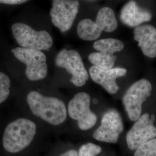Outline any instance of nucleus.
I'll return each mask as SVG.
<instances>
[{"instance_id": "obj_1", "label": "nucleus", "mask_w": 156, "mask_h": 156, "mask_svg": "<svg viewBox=\"0 0 156 156\" xmlns=\"http://www.w3.org/2000/svg\"><path fill=\"white\" fill-rule=\"evenodd\" d=\"M28 106L34 115L52 125L63 123L67 118V109L64 102L56 97H46L33 91L27 97Z\"/></svg>"}, {"instance_id": "obj_2", "label": "nucleus", "mask_w": 156, "mask_h": 156, "mask_svg": "<svg viewBox=\"0 0 156 156\" xmlns=\"http://www.w3.org/2000/svg\"><path fill=\"white\" fill-rule=\"evenodd\" d=\"M37 126L33 121L20 118L9 123L3 134L2 144L6 151L20 152L31 143L36 134Z\"/></svg>"}, {"instance_id": "obj_3", "label": "nucleus", "mask_w": 156, "mask_h": 156, "mask_svg": "<svg viewBox=\"0 0 156 156\" xmlns=\"http://www.w3.org/2000/svg\"><path fill=\"white\" fill-rule=\"evenodd\" d=\"M11 29L13 37L21 48L41 51L49 50L53 45L52 37L45 30H35L23 23L13 24Z\"/></svg>"}, {"instance_id": "obj_4", "label": "nucleus", "mask_w": 156, "mask_h": 156, "mask_svg": "<svg viewBox=\"0 0 156 156\" xmlns=\"http://www.w3.org/2000/svg\"><path fill=\"white\" fill-rule=\"evenodd\" d=\"M12 53L18 60L26 64V75L28 80L37 81L44 79L48 74L46 57L40 50L16 48Z\"/></svg>"}, {"instance_id": "obj_5", "label": "nucleus", "mask_w": 156, "mask_h": 156, "mask_svg": "<svg viewBox=\"0 0 156 156\" xmlns=\"http://www.w3.org/2000/svg\"><path fill=\"white\" fill-rule=\"evenodd\" d=\"M152 85L145 79L138 80L127 90L123 97V104L131 121H136L141 115L143 103L151 95Z\"/></svg>"}, {"instance_id": "obj_6", "label": "nucleus", "mask_w": 156, "mask_h": 156, "mask_svg": "<svg viewBox=\"0 0 156 156\" xmlns=\"http://www.w3.org/2000/svg\"><path fill=\"white\" fill-rule=\"evenodd\" d=\"M56 66L65 68L72 75L70 82L77 87L84 86L89 78L82 57L77 51L64 49L56 56Z\"/></svg>"}, {"instance_id": "obj_7", "label": "nucleus", "mask_w": 156, "mask_h": 156, "mask_svg": "<svg viewBox=\"0 0 156 156\" xmlns=\"http://www.w3.org/2000/svg\"><path fill=\"white\" fill-rule=\"evenodd\" d=\"M90 102L89 94L80 92L74 95L68 105L69 116L77 121L79 128L83 131L94 127L97 120L96 115L90 110Z\"/></svg>"}, {"instance_id": "obj_8", "label": "nucleus", "mask_w": 156, "mask_h": 156, "mask_svg": "<svg viewBox=\"0 0 156 156\" xmlns=\"http://www.w3.org/2000/svg\"><path fill=\"white\" fill-rule=\"evenodd\" d=\"M155 116L146 113L140 116L126 135L128 147L135 151L141 145L155 139L156 127L154 125Z\"/></svg>"}, {"instance_id": "obj_9", "label": "nucleus", "mask_w": 156, "mask_h": 156, "mask_svg": "<svg viewBox=\"0 0 156 156\" xmlns=\"http://www.w3.org/2000/svg\"><path fill=\"white\" fill-rule=\"evenodd\" d=\"M123 130L124 124L120 113L115 109H109L104 114L100 126L95 130L93 136L98 141L116 144Z\"/></svg>"}, {"instance_id": "obj_10", "label": "nucleus", "mask_w": 156, "mask_h": 156, "mask_svg": "<svg viewBox=\"0 0 156 156\" xmlns=\"http://www.w3.org/2000/svg\"><path fill=\"white\" fill-rule=\"evenodd\" d=\"M79 6L78 1H53L50 15L53 24L62 32H66L71 28L78 14Z\"/></svg>"}, {"instance_id": "obj_11", "label": "nucleus", "mask_w": 156, "mask_h": 156, "mask_svg": "<svg viewBox=\"0 0 156 156\" xmlns=\"http://www.w3.org/2000/svg\"><path fill=\"white\" fill-rule=\"evenodd\" d=\"M127 69L122 68H115L111 69H102L92 66L90 68V77L95 83L102 86L106 91L111 94H115L119 89L116 80L123 77L127 73Z\"/></svg>"}, {"instance_id": "obj_12", "label": "nucleus", "mask_w": 156, "mask_h": 156, "mask_svg": "<svg viewBox=\"0 0 156 156\" xmlns=\"http://www.w3.org/2000/svg\"><path fill=\"white\" fill-rule=\"evenodd\" d=\"M134 34L143 54L150 58L156 57V28L151 24L139 26L134 29Z\"/></svg>"}, {"instance_id": "obj_13", "label": "nucleus", "mask_w": 156, "mask_h": 156, "mask_svg": "<svg viewBox=\"0 0 156 156\" xmlns=\"http://www.w3.org/2000/svg\"><path fill=\"white\" fill-rule=\"evenodd\" d=\"M151 12L138 5L134 1L128 2L123 6L120 13V19L124 24L130 27H136L145 22L151 20Z\"/></svg>"}, {"instance_id": "obj_14", "label": "nucleus", "mask_w": 156, "mask_h": 156, "mask_svg": "<svg viewBox=\"0 0 156 156\" xmlns=\"http://www.w3.org/2000/svg\"><path fill=\"white\" fill-rule=\"evenodd\" d=\"M95 23L102 31L111 33L118 26L115 12L109 7H103L98 11L95 19Z\"/></svg>"}, {"instance_id": "obj_15", "label": "nucleus", "mask_w": 156, "mask_h": 156, "mask_svg": "<svg viewBox=\"0 0 156 156\" xmlns=\"http://www.w3.org/2000/svg\"><path fill=\"white\" fill-rule=\"evenodd\" d=\"M102 30L95 22L89 19H84L78 24L77 33L80 38L91 41L98 39L101 35Z\"/></svg>"}, {"instance_id": "obj_16", "label": "nucleus", "mask_w": 156, "mask_h": 156, "mask_svg": "<svg viewBox=\"0 0 156 156\" xmlns=\"http://www.w3.org/2000/svg\"><path fill=\"white\" fill-rule=\"evenodd\" d=\"M124 47L122 41L114 38L99 39L93 44V48L98 51L113 55L116 52L122 51Z\"/></svg>"}, {"instance_id": "obj_17", "label": "nucleus", "mask_w": 156, "mask_h": 156, "mask_svg": "<svg viewBox=\"0 0 156 156\" xmlns=\"http://www.w3.org/2000/svg\"><path fill=\"white\" fill-rule=\"evenodd\" d=\"M88 58L93 66L102 69H111L114 66L117 57L97 51L91 53Z\"/></svg>"}, {"instance_id": "obj_18", "label": "nucleus", "mask_w": 156, "mask_h": 156, "mask_svg": "<svg viewBox=\"0 0 156 156\" xmlns=\"http://www.w3.org/2000/svg\"><path fill=\"white\" fill-rule=\"evenodd\" d=\"M134 156H156V138L137 148Z\"/></svg>"}, {"instance_id": "obj_19", "label": "nucleus", "mask_w": 156, "mask_h": 156, "mask_svg": "<svg viewBox=\"0 0 156 156\" xmlns=\"http://www.w3.org/2000/svg\"><path fill=\"white\" fill-rule=\"evenodd\" d=\"M11 80L5 73L0 72V104L8 98L10 93Z\"/></svg>"}, {"instance_id": "obj_20", "label": "nucleus", "mask_w": 156, "mask_h": 156, "mask_svg": "<svg viewBox=\"0 0 156 156\" xmlns=\"http://www.w3.org/2000/svg\"><path fill=\"white\" fill-rule=\"evenodd\" d=\"M101 151L102 149L100 146L93 143H87L80 147L78 156H96Z\"/></svg>"}, {"instance_id": "obj_21", "label": "nucleus", "mask_w": 156, "mask_h": 156, "mask_svg": "<svg viewBox=\"0 0 156 156\" xmlns=\"http://www.w3.org/2000/svg\"><path fill=\"white\" fill-rule=\"evenodd\" d=\"M28 2L27 0H0V4L6 5H19Z\"/></svg>"}, {"instance_id": "obj_22", "label": "nucleus", "mask_w": 156, "mask_h": 156, "mask_svg": "<svg viewBox=\"0 0 156 156\" xmlns=\"http://www.w3.org/2000/svg\"><path fill=\"white\" fill-rule=\"evenodd\" d=\"M60 156H78V153L75 150H70L64 152Z\"/></svg>"}]
</instances>
